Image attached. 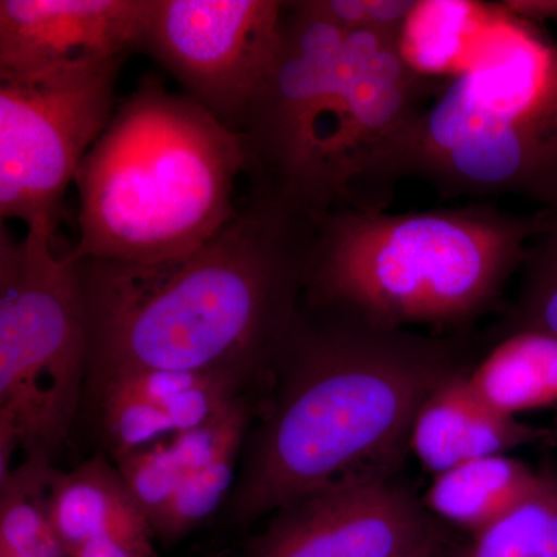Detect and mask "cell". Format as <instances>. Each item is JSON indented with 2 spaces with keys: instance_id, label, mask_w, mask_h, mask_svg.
<instances>
[{
  "instance_id": "1",
  "label": "cell",
  "mask_w": 557,
  "mask_h": 557,
  "mask_svg": "<svg viewBox=\"0 0 557 557\" xmlns=\"http://www.w3.org/2000/svg\"><path fill=\"white\" fill-rule=\"evenodd\" d=\"M314 215L249 186L236 218L156 263L83 259L87 391L141 370L237 372L276 361L300 317Z\"/></svg>"
},
{
  "instance_id": "2",
  "label": "cell",
  "mask_w": 557,
  "mask_h": 557,
  "mask_svg": "<svg viewBox=\"0 0 557 557\" xmlns=\"http://www.w3.org/2000/svg\"><path fill=\"white\" fill-rule=\"evenodd\" d=\"M458 348L405 329L300 313L278 351L281 384L230 502L234 522L338 480L391 472L420 406L458 372Z\"/></svg>"
},
{
  "instance_id": "3",
  "label": "cell",
  "mask_w": 557,
  "mask_h": 557,
  "mask_svg": "<svg viewBox=\"0 0 557 557\" xmlns=\"http://www.w3.org/2000/svg\"><path fill=\"white\" fill-rule=\"evenodd\" d=\"M244 135L145 76L120 100L81 163L78 242L65 259L156 263L180 258L236 218Z\"/></svg>"
},
{
  "instance_id": "4",
  "label": "cell",
  "mask_w": 557,
  "mask_h": 557,
  "mask_svg": "<svg viewBox=\"0 0 557 557\" xmlns=\"http://www.w3.org/2000/svg\"><path fill=\"white\" fill-rule=\"evenodd\" d=\"M537 214L490 203L424 212L341 205L319 215L311 306L386 329L454 325L490 310L522 267Z\"/></svg>"
},
{
  "instance_id": "5",
  "label": "cell",
  "mask_w": 557,
  "mask_h": 557,
  "mask_svg": "<svg viewBox=\"0 0 557 557\" xmlns=\"http://www.w3.org/2000/svg\"><path fill=\"white\" fill-rule=\"evenodd\" d=\"M416 178L454 197L557 199V46L533 86L498 100L475 73L446 84L387 150L359 190L361 207L386 209L392 186Z\"/></svg>"
},
{
  "instance_id": "6",
  "label": "cell",
  "mask_w": 557,
  "mask_h": 557,
  "mask_svg": "<svg viewBox=\"0 0 557 557\" xmlns=\"http://www.w3.org/2000/svg\"><path fill=\"white\" fill-rule=\"evenodd\" d=\"M49 231H0V478L16 449L51 460L78 417L89 369L78 271Z\"/></svg>"
},
{
  "instance_id": "7",
  "label": "cell",
  "mask_w": 557,
  "mask_h": 557,
  "mask_svg": "<svg viewBox=\"0 0 557 557\" xmlns=\"http://www.w3.org/2000/svg\"><path fill=\"white\" fill-rule=\"evenodd\" d=\"M123 60L0 78V215L57 233L84 157L109 126Z\"/></svg>"
},
{
  "instance_id": "8",
  "label": "cell",
  "mask_w": 557,
  "mask_h": 557,
  "mask_svg": "<svg viewBox=\"0 0 557 557\" xmlns=\"http://www.w3.org/2000/svg\"><path fill=\"white\" fill-rule=\"evenodd\" d=\"M346 38L347 32L319 16L310 0L285 3L273 64L240 132L249 186L314 218L327 212L319 145L343 78Z\"/></svg>"
},
{
  "instance_id": "9",
  "label": "cell",
  "mask_w": 557,
  "mask_h": 557,
  "mask_svg": "<svg viewBox=\"0 0 557 557\" xmlns=\"http://www.w3.org/2000/svg\"><path fill=\"white\" fill-rule=\"evenodd\" d=\"M285 3L277 0H150L139 39L185 97L240 134L273 64Z\"/></svg>"
},
{
  "instance_id": "10",
  "label": "cell",
  "mask_w": 557,
  "mask_h": 557,
  "mask_svg": "<svg viewBox=\"0 0 557 557\" xmlns=\"http://www.w3.org/2000/svg\"><path fill=\"white\" fill-rule=\"evenodd\" d=\"M437 89V79L406 57L403 39L372 30L347 33L343 78L319 145L327 211L351 203Z\"/></svg>"
},
{
  "instance_id": "11",
  "label": "cell",
  "mask_w": 557,
  "mask_h": 557,
  "mask_svg": "<svg viewBox=\"0 0 557 557\" xmlns=\"http://www.w3.org/2000/svg\"><path fill=\"white\" fill-rule=\"evenodd\" d=\"M442 531L388 472L338 480L274 512L247 557H437Z\"/></svg>"
},
{
  "instance_id": "12",
  "label": "cell",
  "mask_w": 557,
  "mask_h": 557,
  "mask_svg": "<svg viewBox=\"0 0 557 557\" xmlns=\"http://www.w3.org/2000/svg\"><path fill=\"white\" fill-rule=\"evenodd\" d=\"M150 0H0V78L138 51Z\"/></svg>"
},
{
  "instance_id": "13",
  "label": "cell",
  "mask_w": 557,
  "mask_h": 557,
  "mask_svg": "<svg viewBox=\"0 0 557 557\" xmlns=\"http://www.w3.org/2000/svg\"><path fill=\"white\" fill-rule=\"evenodd\" d=\"M49 508L69 557H159L149 519L106 458L69 472L57 469Z\"/></svg>"
},
{
  "instance_id": "14",
  "label": "cell",
  "mask_w": 557,
  "mask_h": 557,
  "mask_svg": "<svg viewBox=\"0 0 557 557\" xmlns=\"http://www.w3.org/2000/svg\"><path fill=\"white\" fill-rule=\"evenodd\" d=\"M544 432L491 408L475 394L463 370L438 384L418 409L409 443L435 475L475 460L502 456L537 442Z\"/></svg>"
},
{
  "instance_id": "15",
  "label": "cell",
  "mask_w": 557,
  "mask_h": 557,
  "mask_svg": "<svg viewBox=\"0 0 557 557\" xmlns=\"http://www.w3.org/2000/svg\"><path fill=\"white\" fill-rule=\"evenodd\" d=\"M541 478L542 472L507 454L475 458L435 475L423 505L472 536L518 508L536 491Z\"/></svg>"
},
{
  "instance_id": "16",
  "label": "cell",
  "mask_w": 557,
  "mask_h": 557,
  "mask_svg": "<svg viewBox=\"0 0 557 557\" xmlns=\"http://www.w3.org/2000/svg\"><path fill=\"white\" fill-rule=\"evenodd\" d=\"M475 394L504 416L557 403V336L520 332L505 336L468 373Z\"/></svg>"
},
{
  "instance_id": "17",
  "label": "cell",
  "mask_w": 557,
  "mask_h": 557,
  "mask_svg": "<svg viewBox=\"0 0 557 557\" xmlns=\"http://www.w3.org/2000/svg\"><path fill=\"white\" fill-rule=\"evenodd\" d=\"M251 376L237 372L141 370L113 376L89 391L90 397L113 391L152 403L170 418L175 434L203 424L240 397Z\"/></svg>"
},
{
  "instance_id": "18",
  "label": "cell",
  "mask_w": 557,
  "mask_h": 557,
  "mask_svg": "<svg viewBox=\"0 0 557 557\" xmlns=\"http://www.w3.org/2000/svg\"><path fill=\"white\" fill-rule=\"evenodd\" d=\"M539 226L528 244L518 299L500 325L502 338L520 332L557 336V199L537 212Z\"/></svg>"
},
{
  "instance_id": "19",
  "label": "cell",
  "mask_w": 557,
  "mask_h": 557,
  "mask_svg": "<svg viewBox=\"0 0 557 557\" xmlns=\"http://www.w3.org/2000/svg\"><path fill=\"white\" fill-rule=\"evenodd\" d=\"M556 485V472L542 471L541 483L525 502L472 534L450 557H542Z\"/></svg>"
},
{
  "instance_id": "20",
  "label": "cell",
  "mask_w": 557,
  "mask_h": 557,
  "mask_svg": "<svg viewBox=\"0 0 557 557\" xmlns=\"http://www.w3.org/2000/svg\"><path fill=\"white\" fill-rule=\"evenodd\" d=\"M240 448L234 446L214 463L183 478L170 507L152 525L157 542L164 547L177 544L218 511L233 485Z\"/></svg>"
},
{
  "instance_id": "21",
  "label": "cell",
  "mask_w": 557,
  "mask_h": 557,
  "mask_svg": "<svg viewBox=\"0 0 557 557\" xmlns=\"http://www.w3.org/2000/svg\"><path fill=\"white\" fill-rule=\"evenodd\" d=\"M91 398L98 405L112 460L175 435L166 413L146 399L113 391Z\"/></svg>"
},
{
  "instance_id": "22",
  "label": "cell",
  "mask_w": 557,
  "mask_h": 557,
  "mask_svg": "<svg viewBox=\"0 0 557 557\" xmlns=\"http://www.w3.org/2000/svg\"><path fill=\"white\" fill-rule=\"evenodd\" d=\"M120 478L150 525L170 507L185 472L172 453L170 442L153 443L134 453L113 458ZM153 530V528H152Z\"/></svg>"
},
{
  "instance_id": "23",
  "label": "cell",
  "mask_w": 557,
  "mask_h": 557,
  "mask_svg": "<svg viewBox=\"0 0 557 557\" xmlns=\"http://www.w3.org/2000/svg\"><path fill=\"white\" fill-rule=\"evenodd\" d=\"M248 421V405L240 395L200 426L168 438L185 475L214 463L234 446H242Z\"/></svg>"
},
{
  "instance_id": "24",
  "label": "cell",
  "mask_w": 557,
  "mask_h": 557,
  "mask_svg": "<svg viewBox=\"0 0 557 557\" xmlns=\"http://www.w3.org/2000/svg\"><path fill=\"white\" fill-rule=\"evenodd\" d=\"M0 557H69L42 502L17 498L0 508Z\"/></svg>"
},
{
  "instance_id": "25",
  "label": "cell",
  "mask_w": 557,
  "mask_h": 557,
  "mask_svg": "<svg viewBox=\"0 0 557 557\" xmlns=\"http://www.w3.org/2000/svg\"><path fill=\"white\" fill-rule=\"evenodd\" d=\"M418 7L413 0H368L369 30L403 39Z\"/></svg>"
},
{
  "instance_id": "26",
  "label": "cell",
  "mask_w": 557,
  "mask_h": 557,
  "mask_svg": "<svg viewBox=\"0 0 557 557\" xmlns=\"http://www.w3.org/2000/svg\"><path fill=\"white\" fill-rule=\"evenodd\" d=\"M502 9L533 22H557V0H505Z\"/></svg>"
},
{
  "instance_id": "27",
  "label": "cell",
  "mask_w": 557,
  "mask_h": 557,
  "mask_svg": "<svg viewBox=\"0 0 557 557\" xmlns=\"http://www.w3.org/2000/svg\"><path fill=\"white\" fill-rule=\"evenodd\" d=\"M437 557H446V555H445V549H443V552H442V553H440V555H438Z\"/></svg>"
},
{
  "instance_id": "28",
  "label": "cell",
  "mask_w": 557,
  "mask_h": 557,
  "mask_svg": "<svg viewBox=\"0 0 557 557\" xmlns=\"http://www.w3.org/2000/svg\"><path fill=\"white\" fill-rule=\"evenodd\" d=\"M556 429H557V423H556Z\"/></svg>"
}]
</instances>
